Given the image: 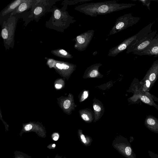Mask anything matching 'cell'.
I'll return each instance as SVG.
<instances>
[{"label":"cell","instance_id":"6da1fadb","mask_svg":"<svg viewBox=\"0 0 158 158\" xmlns=\"http://www.w3.org/2000/svg\"><path fill=\"white\" fill-rule=\"evenodd\" d=\"M136 4L119 3L117 0L86 3L76 6L75 10L91 17L105 15L131 8Z\"/></svg>","mask_w":158,"mask_h":158},{"label":"cell","instance_id":"7a4b0ae2","mask_svg":"<svg viewBox=\"0 0 158 158\" xmlns=\"http://www.w3.org/2000/svg\"><path fill=\"white\" fill-rule=\"evenodd\" d=\"M67 6L64 5L61 9L54 6L50 10L52 12V16L47 22L48 27L63 32L70 25L76 22L74 18L66 10Z\"/></svg>","mask_w":158,"mask_h":158},{"label":"cell","instance_id":"3957f363","mask_svg":"<svg viewBox=\"0 0 158 158\" xmlns=\"http://www.w3.org/2000/svg\"><path fill=\"white\" fill-rule=\"evenodd\" d=\"M16 20L15 17L11 16L8 18L7 21H4L3 23L1 35L5 46L7 48L13 47L14 44Z\"/></svg>","mask_w":158,"mask_h":158},{"label":"cell","instance_id":"277c9868","mask_svg":"<svg viewBox=\"0 0 158 158\" xmlns=\"http://www.w3.org/2000/svg\"><path fill=\"white\" fill-rule=\"evenodd\" d=\"M140 19V17H134L131 13L127 14L118 17L108 35L115 34L133 26L137 23Z\"/></svg>","mask_w":158,"mask_h":158},{"label":"cell","instance_id":"5b68a950","mask_svg":"<svg viewBox=\"0 0 158 158\" xmlns=\"http://www.w3.org/2000/svg\"><path fill=\"white\" fill-rule=\"evenodd\" d=\"M112 145L119 153L126 158H136L130 142L127 139L119 135L115 137Z\"/></svg>","mask_w":158,"mask_h":158},{"label":"cell","instance_id":"8992f818","mask_svg":"<svg viewBox=\"0 0 158 158\" xmlns=\"http://www.w3.org/2000/svg\"><path fill=\"white\" fill-rule=\"evenodd\" d=\"M50 2L49 0H36L31 7V17L37 21L46 13L50 11L52 5L54 3Z\"/></svg>","mask_w":158,"mask_h":158},{"label":"cell","instance_id":"52a82bcc","mask_svg":"<svg viewBox=\"0 0 158 158\" xmlns=\"http://www.w3.org/2000/svg\"><path fill=\"white\" fill-rule=\"evenodd\" d=\"M157 32L155 30L151 32L144 37L130 44L127 49L126 53L133 52V53L142 51L145 50L150 44Z\"/></svg>","mask_w":158,"mask_h":158},{"label":"cell","instance_id":"ba28073f","mask_svg":"<svg viewBox=\"0 0 158 158\" xmlns=\"http://www.w3.org/2000/svg\"><path fill=\"white\" fill-rule=\"evenodd\" d=\"M94 32V31L91 29L77 36L74 40L75 42L74 48L79 51L85 50L93 38Z\"/></svg>","mask_w":158,"mask_h":158},{"label":"cell","instance_id":"9c48e42d","mask_svg":"<svg viewBox=\"0 0 158 158\" xmlns=\"http://www.w3.org/2000/svg\"><path fill=\"white\" fill-rule=\"evenodd\" d=\"M134 54L140 56L142 55L154 56H158V34H156L150 44L144 51L137 52Z\"/></svg>","mask_w":158,"mask_h":158},{"label":"cell","instance_id":"30bf717a","mask_svg":"<svg viewBox=\"0 0 158 158\" xmlns=\"http://www.w3.org/2000/svg\"><path fill=\"white\" fill-rule=\"evenodd\" d=\"M158 79V60H156L147 71L141 80H149L151 83V88L153 86Z\"/></svg>","mask_w":158,"mask_h":158},{"label":"cell","instance_id":"8fae6325","mask_svg":"<svg viewBox=\"0 0 158 158\" xmlns=\"http://www.w3.org/2000/svg\"><path fill=\"white\" fill-rule=\"evenodd\" d=\"M144 125L149 130L158 134V119L151 115H148L144 120Z\"/></svg>","mask_w":158,"mask_h":158},{"label":"cell","instance_id":"7c38bea8","mask_svg":"<svg viewBox=\"0 0 158 158\" xmlns=\"http://www.w3.org/2000/svg\"><path fill=\"white\" fill-rule=\"evenodd\" d=\"M24 0H17L14 1L8 5L1 11L0 18L5 19V17L13 12L16 8Z\"/></svg>","mask_w":158,"mask_h":158},{"label":"cell","instance_id":"4fadbf2b","mask_svg":"<svg viewBox=\"0 0 158 158\" xmlns=\"http://www.w3.org/2000/svg\"><path fill=\"white\" fill-rule=\"evenodd\" d=\"M36 0H24L16 9L10 14V17L12 15L19 14L28 10L31 8Z\"/></svg>","mask_w":158,"mask_h":158},{"label":"cell","instance_id":"5bb4252c","mask_svg":"<svg viewBox=\"0 0 158 158\" xmlns=\"http://www.w3.org/2000/svg\"><path fill=\"white\" fill-rule=\"evenodd\" d=\"M148 95L143 94L142 89H141L135 94V99L136 98L137 101L139 99L144 103L153 106L158 110V105L154 102V100L148 96Z\"/></svg>","mask_w":158,"mask_h":158},{"label":"cell","instance_id":"9a60e30c","mask_svg":"<svg viewBox=\"0 0 158 158\" xmlns=\"http://www.w3.org/2000/svg\"><path fill=\"white\" fill-rule=\"evenodd\" d=\"M78 135L80 141L84 146L88 147L91 145L93 141L91 136L84 135L81 130L78 131Z\"/></svg>","mask_w":158,"mask_h":158},{"label":"cell","instance_id":"2e32d148","mask_svg":"<svg viewBox=\"0 0 158 158\" xmlns=\"http://www.w3.org/2000/svg\"><path fill=\"white\" fill-rule=\"evenodd\" d=\"M51 52L54 55L59 57L72 58L73 56L65 50L59 48L51 51Z\"/></svg>","mask_w":158,"mask_h":158},{"label":"cell","instance_id":"e0dca14e","mask_svg":"<svg viewBox=\"0 0 158 158\" xmlns=\"http://www.w3.org/2000/svg\"><path fill=\"white\" fill-rule=\"evenodd\" d=\"M70 65L67 63L57 60L55 65L56 67L59 69L64 70H67L70 68Z\"/></svg>","mask_w":158,"mask_h":158},{"label":"cell","instance_id":"ac0fdd59","mask_svg":"<svg viewBox=\"0 0 158 158\" xmlns=\"http://www.w3.org/2000/svg\"><path fill=\"white\" fill-rule=\"evenodd\" d=\"M91 1V0H74L72 1L65 0L64 1L63 4L66 6L68 5H75L78 3H81Z\"/></svg>","mask_w":158,"mask_h":158},{"label":"cell","instance_id":"d6986e66","mask_svg":"<svg viewBox=\"0 0 158 158\" xmlns=\"http://www.w3.org/2000/svg\"><path fill=\"white\" fill-rule=\"evenodd\" d=\"M136 1L141 2L143 5L146 6L148 9L149 10H150V5L151 3V0H138Z\"/></svg>","mask_w":158,"mask_h":158},{"label":"cell","instance_id":"ffe728a7","mask_svg":"<svg viewBox=\"0 0 158 158\" xmlns=\"http://www.w3.org/2000/svg\"><path fill=\"white\" fill-rule=\"evenodd\" d=\"M56 62L54 59L49 58L47 60V63L50 67H52L55 65Z\"/></svg>","mask_w":158,"mask_h":158},{"label":"cell","instance_id":"44dd1931","mask_svg":"<svg viewBox=\"0 0 158 158\" xmlns=\"http://www.w3.org/2000/svg\"><path fill=\"white\" fill-rule=\"evenodd\" d=\"M148 153L150 158H158V155L151 151H148Z\"/></svg>","mask_w":158,"mask_h":158},{"label":"cell","instance_id":"7402d4cb","mask_svg":"<svg viewBox=\"0 0 158 158\" xmlns=\"http://www.w3.org/2000/svg\"><path fill=\"white\" fill-rule=\"evenodd\" d=\"M70 102L69 100H66L64 103V107L65 109H67L70 107Z\"/></svg>","mask_w":158,"mask_h":158},{"label":"cell","instance_id":"603a6c76","mask_svg":"<svg viewBox=\"0 0 158 158\" xmlns=\"http://www.w3.org/2000/svg\"><path fill=\"white\" fill-rule=\"evenodd\" d=\"M98 73L97 70L94 69L92 70L90 73L89 76L91 77H94L97 76Z\"/></svg>","mask_w":158,"mask_h":158},{"label":"cell","instance_id":"cb8c5ba5","mask_svg":"<svg viewBox=\"0 0 158 158\" xmlns=\"http://www.w3.org/2000/svg\"><path fill=\"white\" fill-rule=\"evenodd\" d=\"M32 128V126L31 124H28L25 126L24 129L26 131H28L31 130Z\"/></svg>","mask_w":158,"mask_h":158},{"label":"cell","instance_id":"d4e9b609","mask_svg":"<svg viewBox=\"0 0 158 158\" xmlns=\"http://www.w3.org/2000/svg\"><path fill=\"white\" fill-rule=\"evenodd\" d=\"M93 108L94 110L97 111H100L101 110V107L97 105H94L93 106Z\"/></svg>","mask_w":158,"mask_h":158},{"label":"cell","instance_id":"484cf974","mask_svg":"<svg viewBox=\"0 0 158 158\" xmlns=\"http://www.w3.org/2000/svg\"><path fill=\"white\" fill-rule=\"evenodd\" d=\"M81 117L83 120L85 121H88L89 119L87 115L85 114H83L82 115Z\"/></svg>","mask_w":158,"mask_h":158},{"label":"cell","instance_id":"4316f807","mask_svg":"<svg viewBox=\"0 0 158 158\" xmlns=\"http://www.w3.org/2000/svg\"><path fill=\"white\" fill-rule=\"evenodd\" d=\"M53 139L55 141L57 140L59 137V135L58 134L55 133L53 135Z\"/></svg>","mask_w":158,"mask_h":158},{"label":"cell","instance_id":"83f0119b","mask_svg":"<svg viewBox=\"0 0 158 158\" xmlns=\"http://www.w3.org/2000/svg\"><path fill=\"white\" fill-rule=\"evenodd\" d=\"M55 86L56 89H59L62 87V85L60 84H56L55 85Z\"/></svg>","mask_w":158,"mask_h":158},{"label":"cell","instance_id":"f1b7e54d","mask_svg":"<svg viewBox=\"0 0 158 158\" xmlns=\"http://www.w3.org/2000/svg\"><path fill=\"white\" fill-rule=\"evenodd\" d=\"M88 96V93L85 91L84 92V99L86 98Z\"/></svg>","mask_w":158,"mask_h":158},{"label":"cell","instance_id":"f546056e","mask_svg":"<svg viewBox=\"0 0 158 158\" xmlns=\"http://www.w3.org/2000/svg\"><path fill=\"white\" fill-rule=\"evenodd\" d=\"M133 140H134V138L132 136L130 137V143H131V142L133 141Z\"/></svg>","mask_w":158,"mask_h":158},{"label":"cell","instance_id":"4dcf8cb0","mask_svg":"<svg viewBox=\"0 0 158 158\" xmlns=\"http://www.w3.org/2000/svg\"><path fill=\"white\" fill-rule=\"evenodd\" d=\"M55 144H53L52 145V147H55Z\"/></svg>","mask_w":158,"mask_h":158}]
</instances>
